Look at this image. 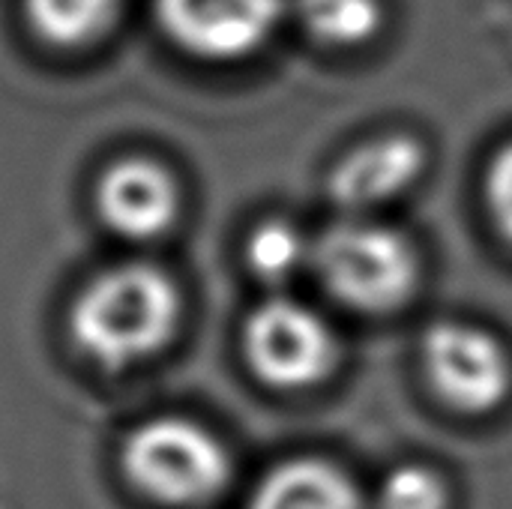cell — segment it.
I'll list each match as a JSON object with an SVG mask.
<instances>
[{
    "label": "cell",
    "mask_w": 512,
    "mask_h": 509,
    "mask_svg": "<svg viewBox=\"0 0 512 509\" xmlns=\"http://www.w3.org/2000/svg\"><path fill=\"white\" fill-rule=\"evenodd\" d=\"M180 324V291L153 264L132 261L93 276L75 297L69 333L102 369H129L159 354Z\"/></svg>",
    "instance_id": "6da1fadb"
},
{
    "label": "cell",
    "mask_w": 512,
    "mask_h": 509,
    "mask_svg": "<svg viewBox=\"0 0 512 509\" xmlns=\"http://www.w3.org/2000/svg\"><path fill=\"white\" fill-rule=\"evenodd\" d=\"M312 267L336 300L360 312L399 309L420 282L414 243L372 219H345L327 228L312 243Z\"/></svg>",
    "instance_id": "7a4b0ae2"
},
{
    "label": "cell",
    "mask_w": 512,
    "mask_h": 509,
    "mask_svg": "<svg viewBox=\"0 0 512 509\" xmlns=\"http://www.w3.org/2000/svg\"><path fill=\"white\" fill-rule=\"evenodd\" d=\"M123 471L150 501L165 507H198L228 486L231 456L201 423L156 417L129 432L123 444Z\"/></svg>",
    "instance_id": "3957f363"
},
{
    "label": "cell",
    "mask_w": 512,
    "mask_h": 509,
    "mask_svg": "<svg viewBox=\"0 0 512 509\" xmlns=\"http://www.w3.org/2000/svg\"><path fill=\"white\" fill-rule=\"evenodd\" d=\"M243 348L252 372L279 390L315 387L339 360L333 327L315 309L291 297H273L249 315Z\"/></svg>",
    "instance_id": "277c9868"
},
{
    "label": "cell",
    "mask_w": 512,
    "mask_h": 509,
    "mask_svg": "<svg viewBox=\"0 0 512 509\" xmlns=\"http://www.w3.org/2000/svg\"><path fill=\"white\" fill-rule=\"evenodd\" d=\"M423 369L435 393L456 411H495L512 390L510 351L498 336L462 321H441L423 339Z\"/></svg>",
    "instance_id": "5b68a950"
},
{
    "label": "cell",
    "mask_w": 512,
    "mask_h": 509,
    "mask_svg": "<svg viewBox=\"0 0 512 509\" xmlns=\"http://www.w3.org/2000/svg\"><path fill=\"white\" fill-rule=\"evenodd\" d=\"M282 0H156L162 30L204 60L255 54L282 18Z\"/></svg>",
    "instance_id": "8992f818"
},
{
    "label": "cell",
    "mask_w": 512,
    "mask_h": 509,
    "mask_svg": "<svg viewBox=\"0 0 512 509\" xmlns=\"http://www.w3.org/2000/svg\"><path fill=\"white\" fill-rule=\"evenodd\" d=\"M102 222L126 240L162 237L180 213V189L168 168L132 156L114 162L96 186Z\"/></svg>",
    "instance_id": "52a82bcc"
},
{
    "label": "cell",
    "mask_w": 512,
    "mask_h": 509,
    "mask_svg": "<svg viewBox=\"0 0 512 509\" xmlns=\"http://www.w3.org/2000/svg\"><path fill=\"white\" fill-rule=\"evenodd\" d=\"M426 150L411 135H384L342 156L330 174V195L348 213H366L402 195L423 171Z\"/></svg>",
    "instance_id": "ba28073f"
},
{
    "label": "cell",
    "mask_w": 512,
    "mask_h": 509,
    "mask_svg": "<svg viewBox=\"0 0 512 509\" xmlns=\"http://www.w3.org/2000/svg\"><path fill=\"white\" fill-rule=\"evenodd\" d=\"M246 509H366L357 483L333 462L291 459L273 468Z\"/></svg>",
    "instance_id": "9c48e42d"
},
{
    "label": "cell",
    "mask_w": 512,
    "mask_h": 509,
    "mask_svg": "<svg viewBox=\"0 0 512 509\" xmlns=\"http://www.w3.org/2000/svg\"><path fill=\"white\" fill-rule=\"evenodd\" d=\"M120 0H24L33 30L60 48L96 39L114 18Z\"/></svg>",
    "instance_id": "30bf717a"
},
{
    "label": "cell",
    "mask_w": 512,
    "mask_h": 509,
    "mask_svg": "<svg viewBox=\"0 0 512 509\" xmlns=\"http://www.w3.org/2000/svg\"><path fill=\"white\" fill-rule=\"evenodd\" d=\"M306 30L333 48H351L372 39L381 27V0H300Z\"/></svg>",
    "instance_id": "8fae6325"
},
{
    "label": "cell",
    "mask_w": 512,
    "mask_h": 509,
    "mask_svg": "<svg viewBox=\"0 0 512 509\" xmlns=\"http://www.w3.org/2000/svg\"><path fill=\"white\" fill-rule=\"evenodd\" d=\"M246 258L258 279L279 285L291 279L303 267V261H312V246L294 225L282 219H270L261 228H255V234L249 237Z\"/></svg>",
    "instance_id": "7c38bea8"
},
{
    "label": "cell",
    "mask_w": 512,
    "mask_h": 509,
    "mask_svg": "<svg viewBox=\"0 0 512 509\" xmlns=\"http://www.w3.org/2000/svg\"><path fill=\"white\" fill-rule=\"evenodd\" d=\"M372 509H447V483L423 465H402L384 477Z\"/></svg>",
    "instance_id": "4fadbf2b"
},
{
    "label": "cell",
    "mask_w": 512,
    "mask_h": 509,
    "mask_svg": "<svg viewBox=\"0 0 512 509\" xmlns=\"http://www.w3.org/2000/svg\"><path fill=\"white\" fill-rule=\"evenodd\" d=\"M486 198H489L495 225L501 228V234L507 240H512V144H507L489 165Z\"/></svg>",
    "instance_id": "5bb4252c"
}]
</instances>
